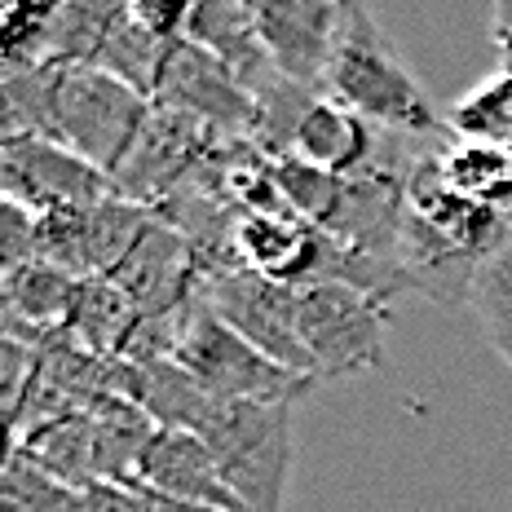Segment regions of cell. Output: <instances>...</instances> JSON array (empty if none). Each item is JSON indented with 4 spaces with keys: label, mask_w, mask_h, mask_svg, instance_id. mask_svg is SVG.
I'll return each instance as SVG.
<instances>
[{
    "label": "cell",
    "mask_w": 512,
    "mask_h": 512,
    "mask_svg": "<svg viewBox=\"0 0 512 512\" xmlns=\"http://www.w3.org/2000/svg\"><path fill=\"white\" fill-rule=\"evenodd\" d=\"M124 512H221L204 504H186V499H168L155 490H124Z\"/></svg>",
    "instance_id": "25"
},
{
    "label": "cell",
    "mask_w": 512,
    "mask_h": 512,
    "mask_svg": "<svg viewBox=\"0 0 512 512\" xmlns=\"http://www.w3.org/2000/svg\"><path fill=\"white\" fill-rule=\"evenodd\" d=\"M490 40H495V49H499V58H504V67L512 71V0L495 5V14H490Z\"/></svg>",
    "instance_id": "26"
},
{
    "label": "cell",
    "mask_w": 512,
    "mask_h": 512,
    "mask_svg": "<svg viewBox=\"0 0 512 512\" xmlns=\"http://www.w3.org/2000/svg\"><path fill=\"white\" fill-rule=\"evenodd\" d=\"M199 296H204L248 345L261 349L265 358H274L279 367L292 371V376H305L318 384L314 362H309L305 340H301L292 283L265 279V274H252V270H234V274L204 279L199 283Z\"/></svg>",
    "instance_id": "6"
},
{
    "label": "cell",
    "mask_w": 512,
    "mask_h": 512,
    "mask_svg": "<svg viewBox=\"0 0 512 512\" xmlns=\"http://www.w3.org/2000/svg\"><path fill=\"white\" fill-rule=\"evenodd\" d=\"M151 98L128 89L124 80L106 76L102 67H67L53 102V142L80 155L98 173L115 177L142 133Z\"/></svg>",
    "instance_id": "4"
},
{
    "label": "cell",
    "mask_w": 512,
    "mask_h": 512,
    "mask_svg": "<svg viewBox=\"0 0 512 512\" xmlns=\"http://www.w3.org/2000/svg\"><path fill=\"white\" fill-rule=\"evenodd\" d=\"M318 252H323V230H314L296 212H239L234 221L239 270L309 287L318 270Z\"/></svg>",
    "instance_id": "13"
},
{
    "label": "cell",
    "mask_w": 512,
    "mask_h": 512,
    "mask_svg": "<svg viewBox=\"0 0 512 512\" xmlns=\"http://www.w3.org/2000/svg\"><path fill=\"white\" fill-rule=\"evenodd\" d=\"M212 146H217V137L204 124L151 102V115H146L133 151L120 164V173L111 177V190L128 204H142L155 212L195 177V168L208 159Z\"/></svg>",
    "instance_id": "8"
},
{
    "label": "cell",
    "mask_w": 512,
    "mask_h": 512,
    "mask_svg": "<svg viewBox=\"0 0 512 512\" xmlns=\"http://www.w3.org/2000/svg\"><path fill=\"white\" fill-rule=\"evenodd\" d=\"M137 490H155V495L221 508V512H248L243 499L230 490V482L221 477L204 437L186 429H155L151 446L142 455V486Z\"/></svg>",
    "instance_id": "12"
},
{
    "label": "cell",
    "mask_w": 512,
    "mask_h": 512,
    "mask_svg": "<svg viewBox=\"0 0 512 512\" xmlns=\"http://www.w3.org/2000/svg\"><path fill=\"white\" fill-rule=\"evenodd\" d=\"M151 102L190 115L217 142H252L256 133V98L248 93V84L221 67L208 49L190 45L186 36L168 53L164 76H159Z\"/></svg>",
    "instance_id": "7"
},
{
    "label": "cell",
    "mask_w": 512,
    "mask_h": 512,
    "mask_svg": "<svg viewBox=\"0 0 512 512\" xmlns=\"http://www.w3.org/2000/svg\"><path fill=\"white\" fill-rule=\"evenodd\" d=\"M437 173L455 195L512 217V151H504V146L464 142V137L446 133L437 142Z\"/></svg>",
    "instance_id": "18"
},
{
    "label": "cell",
    "mask_w": 512,
    "mask_h": 512,
    "mask_svg": "<svg viewBox=\"0 0 512 512\" xmlns=\"http://www.w3.org/2000/svg\"><path fill=\"white\" fill-rule=\"evenodd\" d=\"M252 18L274 71L296 89L323 93L345 5H332V0H252Z\"/></svg>",
    "instance_id": "10"
},
{
    "label": "cell",
    "mask_w": 512,
    "mask_h": 512,
    "mask_svg": "<svg viewBox=\"0 0 512 512\" xmlns=\"http://www.w3.org/2000/svg\"><path fill=\"white\" fill-rule=\"evenodd\" d=\"M296 318H301V340L318 380L384 367L389 301L349 283H309L296 287Z\"/></svg>",
    "instance_id": "5"
},
{
    "label": "cell",
    "mask_w": 512,
    "mask_h": 512,
    "mask_svg": "<svg viewBox=\"0 0 512 512\" xmlns=\"http://www.w3.org/2000/svg\"><path fill=\"white\" fill-rule=\"evenodd\" d=\"M173 362H181L221 402H296L314 389V380L292 376L256 345H248L199 292L181 309Z\"/></svg>",
    "instance_id": "3"
},
{
    "label": "cell",
    "mask_w": 512,
    "mask_h": 512,
    "mask_svg": "<svg viewBox=\"0 0 512 512\" xmlns=\"http://www.w3.org/2000/svg\"><path fill=\"white\" fill-rule=\"evenodd\" d=\"M323 93L358 111L380 133L446 137V120H437L424 84L398 58L367 5H345Z\"/></svg>",
    "instance_id": "1"
},
{
    "label": "cell",
    "mask_w": 512,
    "mask_h": 512,
    "mask_svg": "<svg viewBox=\"0 0 512 512\" xmlns=\"http://www.w3.org/2000/svg\"><path fill=\"white\" fill-rule=\"evenodd\" d=\"M0 186H5V199L31 208L36 217L58 208H89L115 195L106 173L84 164L80 155H71L53 137L36 133L0 142Z\"/></svg>",
    "instance_id": "9"
},
{
    "label": "cell",
    "mask_w": 512,
    "mask_h": 512,
    "mask_svg": "<svg viewBox=\"0 0 512 512\" xmlns=\"http://www.w3.org/2000/svg\"><path fill=\"white\" fill-rule=\"evenodd\" d=\"M36 230V212L14 204V199H0V261H5V274L36 261Z\"/></svg>",
    "instance_id": "24"
},
{
    "label": "cell",
    "mask_w": 512,
    "mask_h": 512,
    "mask_svg": "<svg viewBox=\"0 0 512 512\" xmlns=\"http://www.w3.org/2000/svg\"><path fill=\"white\" fill-rule=\"evenodd\" d=\"M14 451H23L36 468H45L53 482L62 486H102L98 468V424L89 411H71L62 420H49L40 429H31L23 442H14Z\"/></svg>",
    "instance_id": "17"
},
{
    "label": "cell",
    "mask_w": 512,
    "mask_h": 512,
    "mask_svg": "<svg viewBox=\"0 0 512 512\" xmlns=\"http://www.w3.org/2000/svg\"><path fill=\"white\" fill-rule=\"evenodd\" d=\"M446 133L464 142H486L512 151V71L499 67L482 84L451 102L446 111Z\"/></svg>",
    "instance_id": "20"
},
{
    "label": "cell",
    "mask_w": 512,
    "mask_h": 512,
    "mask_svg": "<svg viewBox=\"0 0 512 512\" xmlns=\"http://www.w3.org/2000/svg\"><path fill=\"white\" fill-rule=\"evenodd\" d=\"M274 181H279V195L287 212H296L301 221H309L314 230H323L332 221V212L340 204V190H345V177L318 173V168L301 164V159H274Z\"/></svg>",
    "instance_id": "22"
},
{
    "label": "cell",
    "mask_w": 512,
    "mask_h": 512,
    "mask_svg": "<svg viewBox=\"0 0 512 512\" xmlns=\"http://www.w3.org/2000/svg\"><path fill=\"white\" fill-rule=\"evenodd\" d=\"M468 305H473V314L482 318L486 340L512 362V239L495 256L482 261Z\"/></svg>",
    "instance_id": "21"
},
{
    "label": "cell",
    "mask_w": 512,
    "mask_h": 512,
    "mask_svg": "<svg viewBox=\"0 0 512 512\" xmlns=\"http://www.w3.org/2000/svg\"><path fill=\"white\" fill-rule=\"evenodd\" d=\"M296 402H212L195 437L248 512H287Z\"/></svg>",
    "instance_id": "2"
},
{
    "label": "cell",
    "mask_w": 512,
    "mask_h": 512,
    "mask_svg": "<svg viewBox=\"0 0 512 512\" xmlns=\"http://www.w3.org/2000/svg\"><path fill=\"white\" fill-rule=\"evenodd\" d=\"M137 323H142L137 305L128 301L111 279H84L67 336L89 349V354H98V358H124Z\"/></svg>",
    "instance_id": "19"
},
{
    "label": "cell",
    "mask_w": 512,
    "mask_h": 512,
    "mask_svg": "<svg viewBox=\"0 0 512 512\" xmlns=\"http://www.w3.org/2000/svg\"><path fill=\"white\" fill-rule=\"evenodd\" d=\"M376 151H380V128L367 124L358 111H349L345 102L327 98V93H318L309 102V111L301 115L292 137V159L332 177H354L362 168H371Z\"/></svg>",
    "instance_id": "15"
},
{
    "label": "cell",
    "mask_w": 512,
    "mask_h": 512,
    "mask_svg": "<svg viewBox=\"0 0 512 512\" xmlns=\"http://www.w3.org/2000/svg\"><path fill=\"white\" fill-rule=\"evenodd\" d=\"M80 283L84 279L58 270L49 261H31L23 270H9L5 274V336L45 349L53 336H62L71 327Z\"/></svg>",
    "instance_id": "16"
},
{
    "label": "cell",
    "mask_w": 512,
    "mask_h": 512,
    "mask_svg": "<svg viewBox=\"0 0 512 512\" xmlns=\"http://www.w3.org/2000/svg\"><path fill=\"white\" fill-rule=\"evenodd\" d=\"M40 367V349L27 345V340L5 336V349H0V398H5V420L14 424V415L23 411V398L36 380Z\"/></svg>",
    "instance_id": "23"
},
{
    "label": "cell",
    "mask_w": 512,
    "mask_h": 512,
    "mask_svg": "<svg viewBox=\"0 0 512 512\" xmlns=\"http://www.w3.org/2000/svg\"><path fill=\"white\" fill-rule=\"evenodd\" d=\"M181 36H186L190 45L208 49L226 71H234V76L248 84L252 98L261 89H270L274 80H283L279 71H274L270 53H265L261 31H256L252 0L248 5H234V0H199V5L186 9Z\"/></svg>",
    "instance_id": "14"
},
{
    "label": "cell",
    "mask_w": 512,
    "mask_h": 512,
    "mask_svg": "<svg viewBox=\"0 0 512 512\" xmlns=\"http://www.w3.org/2000/svg\"><path fill=\"white\" fill-rule=\"evenodd\" d=\"M111 283L137 305L142 318H168L181 305H190L204 274H199L190 243L168 221L155 217V226L137 239V248L124 256V265L111 274Z\"/></svg>",
    "instance_id": "11"
}]
</instances>
